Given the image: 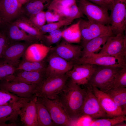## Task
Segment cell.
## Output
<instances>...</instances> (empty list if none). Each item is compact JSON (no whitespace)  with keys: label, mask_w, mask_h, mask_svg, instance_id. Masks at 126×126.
<instances>
[{"label":"cell","mask_w":126,"mask_h":126,"mask_svg":"<svg viewBox=\"0 0 126 126\" xmlns=\"http://www.w3.org/2000/svg\"><path fill=\"white\" fill-rule=\"evenodd\" d=\"M86 95V88L82 89L69 79L58 95L57 99L70 118L74 122L81 117Z\"/></svg>","instance_id":"1"},{"label":"cell","mask_w":126,"mask_h":126,"mask_svg":"<svg viewBox=\"0 0 126 126\" xmlns=\"http://www.w3.org/2000/svg\"><path fill=\"white\" fill-rule=\"evenodd\" d=\"M98 56H109L115 57L119 65L126 66V36L124 34L110 35L98 53Z\"/></svg>","instance_id":"2"},{"label":"cell","mask_w":126,"mask_h":126,"mask_svg":"<svg viewBox=\"0 0 126 126\" xmlns=\"http://www.w3.org/2000/svg\"><path fill=\"white\" fill-rule=\"evenodd\" d=\"M122 68L97 65L88 84L105 92L111 88L115 74Z\"/></svg>","instance_id":"3"},{"label":"cell","mask_w":126,"mask_h":126,"mask_svg":"<svg viewBox=\"0 0 126 126\" xmlns=\"http://www.w3.org/2000/svg\"><path fill=\"white\" fill-rule=\"evenodd\" d=\"M68 79L66 74L60 75L47 76L38 86L36 96L56 99Z\"/></svg>","instance_id":"4"},{"label":"cell","mask_w":126,"mask_h":126,"mask_svg":"<svg viewBox=\"0 0 126 126\" xmlns=\"http://www.w3.org/2000/svg\"><path fill=\"white\" fill-rule=\"evenodd\" d=\"M37 99L47 108L55 125L68 126L73 125L74 122L57 99H50L44 97H37Z\"/></svg>","instance_id":"5"},{"label":"cell","mask_w":126,"mask_h":126,"mask_svg":"<svg viewBox=\"0 0 126 126\" xmlns=\"http://www.w3.org/2000/svg\"><path fill=\"white\" fill-rule=\"evenodd\" d=\"M79 9L88 20L105 25H110L108 10L87 0H76Z\"/></svg>","instance_id":"6"},{"label":"cell","mask_w":126,"mask_h":126,"mask_svg":"<svg viewBox=\"0 0 126 126\" xmlns=\"http://www.w3.org/2000/svg\"><path fill=\"white\" fill-rule=\"evenodd\" d=\"M79 27L82 47L94 38L105 34L112 33L110 25H105L88 20L80 19Z\"/></svg>","instance_id":"7"},{"label":"cell","mask_w":126,"mask_h":126,"mask_svg":"<svg viewBox=\"0 0 126 126\" xmlns=\"http://www.w3.org/2000/svg\"><path fill=\"white\" fill-rule=\"evenodd\" d=\"M109 16L114 35L124 34L126 27V0H114Z\"/></svg>","instance_id":"8"},{"label":"cell","mask_w":126,"mask_h":126,"mask_svg":"<svg viewBox=\"0 0 126 126\" xmlns=\"http://www.w3.org/2000/svg\"><path fill=\"white\" fill-rule=\"evenodd\" d=\"M86 95L83 106L81 117H89L93 119L108 117L97 98L93 93L91 85H85Z\"/></svg>","instance_id":"9"},{"label":"cell","mask_w":126,"mask_h":126,"mask_svg":"<svg viewBox=\"0 0 126 126\" xmlns=\"http://www.w3.org/2000/svg\"><path fill=\"white\" fill-rule=\"evenodd\" d=\"M38 87L37 85L22 82L5 80H0V89L23 98H31L36 96Z\"/></svg>","instance_id":"10"},{"label":"cell","mask_w":126,"mask_h":126,"mask_svg":"<svg viewBox=\"0 0 126 126\" xmlns=\"http://www.w3.org/2000/svg\"><path fill=\"white\" fill-rule=\"evenodd\" d=\"M29 43L24 42H8L2 58L4 61L16 68L20 59L24 55Z\"/></svg>","instance_id":"11"},{"label":"cell","mask_w":126,"mask_h":126,"mask_svg":"<svg viewBox=\"0 0 126 126\" xmlns=\"http://www.w3.org/2000/svg\"><path fill=\"white\" fill-rule=\"evenodd\" d=\"M82 47L81 45L73 44L64 39L55 46L50 48V51L74 64L80 58Z\"/></svg>","instance_id":"12"},{"label":"cell","mask_w":126,"mask_h":126,"mask_svg":"<svg viewBox=\"0 0 126 126\" xmlns=\"http://www.w3.org/2000/svg\"><path fill=\"white\" fill-rule=\"evenodd\" d=\"M97 65L90 64H74L72 68L66 74L68 78L79 85H87Z\"/></svg>","instance_id":"13"},{"label":"cell","mask_w":126,"mask_h":126,"mask_svg":"<svg viewBox=\"0 0 126 126\" xmlns=\"http://www.w3.org/2000/svg\"><path fill=\"white\" fill-rule=\"evenodd\" d=\"M48 65L46 70L47 76L61 75L66 74L74 64L51 52L47 59Z\"/></svg>","instance_id":"14"},{"label":"cell","mask_w":126,"mask_h":126,"mask_svg":"<svg viewBox=\"0 0 126 126\" xmlns=\"http://www.w3.org/2000/svg\"><path fill=\"white\" fill-rule=\"evenodd\" d=\"M21 6L17 0H0L1 24L13 21L22 15Z\"/></svg>","instance_id":"15"},{"label":"cell","mask_w":126,"mask_h":126,"mask_svg":"<svg viewBox=\"0 0 126 126\" xmlns=\"http://www.w3.org/2000/svg\"><path fill=\"white\" fill-rule=\"evenodd\" d=\"M92 92L98 99L108 117L124 115L121 108L106 93L97 88L91 86Z\"/></svg>","instance_id":"16"},{"label":"cell","mask_w":126,"mask_h":126,"mask_svg":"<svg viewBox=\"0 0 126 126\" xmlns=\"http://www.w3.org/2000/svg\"><path fill=\"white\" fill-rule=\"evenodd\" d=\"M37 97H34L25 102L20 109L19 116L22 124L25 126H38L36 102Z\"/></svg>","instance_id":"17"},{"label":"cell","mask_w":126,"mask_h":126,"mask_svg":"<svg viewBox=\"0 0 126 126\" xmlns=\"http://www.w3.org/2000/svg\"><path fill=\"white\" fill-rule=\"evenodd\" d=\"M6 25V35L8 42H24L32 44L37 43L39 41L26 33L18 27L13 21L4 24Z\"/></svg>","instance_id":"18"},{"label":"cell","mask_w":126,"mask_h":126,"mask_svg":"<svg viewBox=\"0 0 126 126\" xmlns=\"http://www.w3.org/2000/svg\"><path fill=\"white\" fill-rule=\"evenodd\" d=\"M46 77V71L31 72L16 69L12 77L9 81L22 82L38 86Z\"/></svg>","instance_id":"19"},{"label":"cell","mask_w":126,"mask_h":126,"mask_svg":"<svg viewBox=\"0 0 126 126\" xmlns=\"http://www.w3.org/2000/svg\"><path fill=\"white\" fill-rule=\"evenodd\" d=\"M32 98H24L13 104L0 106V122L12 123L17 121L20 109L24 104Z\"/></svg>","instance_id":"20"},{"label":"cell","mask_w":126,"mask_h":126,"mask_svg":"<svg viewBox=\"0 0 126 126\" xmlns=\"http://www.w3.org/2000/svg\"><path fill=\"white\" fill-rule=\"evenodd\" d=\"M50 48L42 43H35L27 48L22 59L31 62H39L44 60Z\"/></svg>","instance_id":"21"},{"label":"cell","mask_w":126,"mask_h":126,"mask_svg":"<svg viewBox=\"0 0 126 126\" xmlns=\"http://www.w3.org/2000/svg\"><path fill=\"white\" fill-rule=\"evenodd\" d=\"M84 64L123 67L119 64L117 60L115 57L109 56H97L94 53L87 56L80 57L74 64Z\"/></svg>","instance_id":"22"},{"label":"cell","mask_w":126,"mask_h":126,"mask_svg":"<svg viewBox=\"0 0 126 126\" xmlns=\"http://www.w3.org/2000/svg\"><path fill=\"white\" fill-rule=\"evenodd\" d=\"M53 0H28L21 6L23 15L29 18L43 10Z\"/></svg>","instance_id":"23"},{"label":"cell","mask_w":126,"mask_h":126,"mask_svg":"<svg viewBox=\"0 0 126 126\" xmlns=\"http://www.w3.org/2000/svg\"><path fill=\"white\" fill-rule=\"evenodd\" d=\"M113 35L108 33L102 35L91 39L86 42L82 46L81 57H85L95 53L101 48V46L105 43L108 37Z\"/></svg>","instance_id":"24"},{"label":"cell","mask_w":126,"mask_h":126,"mask_svg":"<svg viewBox=\"0 0 126 126\" xmlns=\"http://www.w3.org/2000/svg\"><path fill=\"white\" fill-rule=\"evenodd\" d=\"M13 21L20 28L39 41H42L44 34L34 27L28 18L22 15Z\"/></svg>","instance_id":"25"},{"label":"cell","mask_w":126,"mask_h":126,"mask_svg":"<svg viewBox=\"0 0 126 126\" xmlns=\"http://www.w3.org/2000/svg\"><path fill=\"white\" fill-rule=\"evenodd\" d=\"M113 100L122 110L123 114H126V88H111L105 92Z\"/></svg>","instance_id":"26"},{"label":"cell","mask_w":126,"mask_h":126,"mask_svg":"<svg viewBox=\"0 0 126 126\" xmlns=\"http://www.w3.org/2000/svg\"><path fill=\"white\" fill-rule=\"evenodd\" d=\"M80 20L62 31V38L71 43L81 42V35L79 27Z\"/></svg>","instance_id":"27"},{"label":"cell","mask_w":126,"mask_h":126,"mask_svg":"<svg viewBox=\"0 0 126 126\" xmlns=\"http://www.w3.org/2000/svg\"><path fill=\"white\" fill-rule=\"evenodd\" d=\"M36 106L38 126L55 125L48 110L45 106L37 99Z\"/></svg>","instance_id":"28"},{"label":"cell","mask_w":126,"mask_h":126,"mask_svg":"<svg viewBox=\"0 0 126 126\" xmlns=\"http://www.w3.org/2000/svg\"><path fill=\"white\" fill-rule=\"evenodd\" d=\"M47 66L44 60L39 62H32L22 59L16 69L28 71H46Z\"/></svg>","instance_id":"29"},{"label":"cell","mask_w":126,"mask_h":126,"mask_svg":"<svg viewBox=\"0 0 126 126\" xmlns=\"http://www.w3.org/2000/svg\"><path fill=\"white\" fill-rule=\"evenodd\" d=\"M125 115H121L112 117H107L94 119L89 123V126H115L116 124L126 121Z\"/></svg>","instance_id":"30"},{"label":"cell","mask_w":126,"mask_h":126,"mask_svg":"<svg viewBox=\"0 0 126 126\" xmlns=\"http://www.w3.org/2000/svg\"><path fill=\"white\" fill-rule=\"evenodd\" d=\"M15 70V67L3 60H0V80H10Z\"/></svg>","instance_id":"31"},{"label":"cell","mask_w":126,"mask_h":126,"mask_svg":"<svg viewBox=\"0 0 126 126\" xmlns=\"http://www.w3.org/2000/svg\"><path fill=\"white\" fill-rule=\"evenodd\" d=\"M73 21L67 18H65L56 22L45 24L41 28L40 30L44 34L52 31L58 30L62 27L70 24Z\"/></svg>","instance_id":"32"},{"label":"cell","mask_w":126,"mask_h":126,"mask_svg":"<svg viewBox=\"0 0 126 126\" xmlns=\"http://www.w3.org/2000/svg\"><path fill=\"white\" fill-rule=\"evenodd\" d=\"M24 98L0 89V106L14 103Z\"/></svg>","instance_id":"33"},{"label":"cell","mask_w":126,"mask_h":126,"mask_svg":"<svg viewBox=\"0 0 126 126\" xmlns=\"http://www.w3.org/2000/svg\"><path fill=\"white\" fill-rule=\"evenodd\" d=\"M120 87L126 88V66L121 68L116 74L111 88Z\"/></svg>","instance_id":"34"},{"label":"cell","mask_w":126,"mask_h":126,"mask_svg":"<svg viewBox=\"0 0 126 126\" xmlns=\"http://www.w3.org/2000/svg\"><path fill=\"white\" fill-rule=\"evenodd\" d=\"M62 37V31L59 29L49 33L48 35H44L42 42L48 46L57 42Z\"/></svg>","instance_id":"35"},{"label":"cell","mask_w":126,"mask_h":126,"mask_svg":"<svg viewBox=\"0 0 126 126\" xmlns=\"http://www.w3.org/2000/svg\"><path fill=\"white\" fill-rule=\"evenodd\" d=\"M28 18L32 25L40 30L41 27L45 24L46 22L45 12L43 11L32 16Z\"/></svg>","instance_id":"36"},{"label":"cell","mask_w":126,"mask_h":126,"mask_svg":"<svg viewBox=\"0 0 126 126\" xmlns=\"http://www.w3.org/2000/svg\"><path fill=\"white\" fill-rule=\"evenodd\" d=\"M45 15L47 24L57 22L64 19L56 12L50 10H47L45 12Z\"/></svg>","instance_id":"37"},{"label":"cell","mask_w":126,"mask_h":126,"mask_svg":"<svg viewBox=\"0 0 126 126\" xmlns=\"http://www.w3.org/2000/svg\"><path fill=\"white\" fill-rule=\"evenodd\" d=\"M8 42L5 35L1 33L0 35V59L2 57L4 51Z\"/></svg>","instance_id":"38"},{"label":"cell","mask_w":126,"mask_h":126,"mask_svg":"<svg viewBox=\"0 0 126 126\" xmlns=\"http://www.w3.org/2000/svg\"><path fill=\"white\" fill-rule=\"evenodd\" d=\"M101 7L111 10V9L106 3L105 0H87Z\"/></svg>","instance_id":"39"},{"label":"cell","mask_w":126,"mask_h":126,"mask_svg":"<svg viewBox=\"0 0 126 126\" xmlns=\"http://www.w3.org/2000/svg\"><path fill=\"white\" fill-rule=\"evenodd\" d=\"M17 125L15 122L9 124H7L6 123L0 122V126H17Z\"/></svg>","instance_id":"40"},{"label":"cell","mask_w":126,"mask_h":126,"mask_svg":"<svg viewBox=\"0 0 126 126\" xmlns=\"http://www.w3.org/2000/svg\"><path fill=\"white\" fill-rule=\"evenodd\" d=\"M114 0H105L107 4L111 9V10L113 5Z\"/></svg>","instance_id":"41"},{"label":"cell","mask_w":126,"mask_h":126,"mask_svg":"<svg viewBox=\"0 0 126 126\" xmlns=\"http://www.w3.org/2000/svg\"><path fill=\"white\" fill-rule=\"evenodd\" d=\"M19 3L22 6L25 4L28 0H17Z\"/></svg>","instance_id":"42"},{"label":"cell","mask_w":126,"mask_h":126,"mask_svg":"<svg viewBox=\"0 0 126 126\" xmlns=\"http://www.w3.org/2000/svg\"><path fill=\"white\" fill-rule=\"evenodd\" d=\"M126 123L123 122H121L118 123L115 125V126H126Z\"/></svg>","instance_id":"43"},{"label":"cell","mask_w":126,"mask_h":126,"mask_svg":"<svg viewBox=\"0 0 126 126\" xmlns=\"http://www.w3.org/2000/svg\"><path fill=\"white\" fill-rule=\"evenodd\" d=\"M1 24V19L0 18V25Z\"/></svg>","instance_id":"44"},{"label":"cell","mask_w":126,"mask_h":126,"mask_svg":"<svg viewBox=\"0 0 126 126\" xmlns=\"http://www.w3.org/2000/svg\"></svg>","instance_id":"45"}]
</instances>
